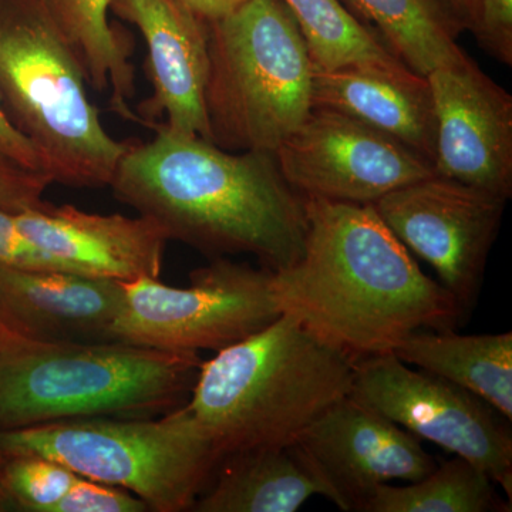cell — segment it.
Wrapping results in <instances>:
<instances>
[{"label": "cell", "instance_id": "cell-1", "mask_svg": "<svg viewBox=\"0 0 512 512\" xmlns=\"http://www.w3.org/2000/svg\"><path fill=\"white\" fill-rule=\"evenodd\" d=\"M151 128L150 141H128L110 184L117 200L212 258L245 252L274 272L302 258L306 198L275 154L222 150L164 123Z\"/></svg>", "mask_w": 512, "mask_h": 512}, {"label": "cell", "instance_id": "cell-2", "mask_svg": "<svg viewBox=\"0 0 512 512\" xmlns=\"http://www.w3.org/2000/svg\"><path fill=\"white\" fill-rule=\"evenodd\" d=\"M305 249L275 272L282 313L353 360L382 355L416 330L463 320L456 299L416 264L372 204L306 198Z\"/></svg>", "mask_w": 512, "mask_h": 512}, {"label": "cell", "instance_id": "cell-3", "mask_svg": "<svg viewBox=\"0 0 512 512\" xmlns=\"http://www.w3.org/2000/svg\"><path fill=\"white\" fill-rule=\"evenodd\" d=\"M355 365L301 320L282 313L202 362L185 407L220 461L291 447L329 407L350 396Z\"/></svg>", "mask_w": 512, "mask_h": 512}, {"label": "cell", "instance_id": "cell-4", "mask_svg": "<svg viewBox=\"0 0 512 512\" xmlns=\"http://www.w3.org/2000/svg\"><path fill=\"white\" fill-rule=\"evenodd\" d=\"M201 365L195 352L36 342L0 323V431L165 414L187 402Z\"/></svg>", "mask_w": 512, "mask_h": 512}, {"label": "cell", "instance_id": "cell-5", "mask_svg": "<svg viewBox=\"0 0 512 512\" xmlns=\"http://www.w3.org/2000/svg\"><path fill=\"white\" fill-rule=\"evenodd\" d=\"M50 0H0V100L53 183L110 187L128 141L110 136Z\"/></svg>", "mask_w": 512, "mask_h": 512}, {"label": "cell", "instance_id": "cell-6", "mask_svg": "<svg viewBox=\"0 0 512 512\" xmlns=\"http://www.w3.org/2000/svg\"><path fill=\"white\" fill-rule=\"evenodd\" d=\"M312 73L284 0H248L208 23L204 106L211 143L275 154L313 109Z\"/></svg>", "mask_w": 512, "mask_h": 512}, {"label": "cell", "instance_id": "cell-7", "mask_svg": "<svg viewBox=\"0 0 512 512\" xmlns=\"http://www.w3.org/2000/svg\"><path fill=\"white\" fill-rule=\"evenodd\" d=\"M0 451L52 458L156 512L191 510L220 463L185 403L158 420L90 417L0 431Z\"/></svg>", "mask_w": 512, "mask_h": 512}, {"label": "cell", "instance_id": "cell-8", "mask_svg": "<svg viewBox=\"0 0 512 512\" xmlns=\"http://www.w3.org/2000/svg\"><path fill=\"white\" fill-rule=\"evenodd\" d=\"M275 272L214 258L175 288L156 278L121 282L123 305L114 342L167 352L221 350L254 335L282 315Z\"/></svg>", "mask_w": 512, "mask_h": 512}, {"label": "cell", "instance_id": "cell-9", "mask_svg": "<svg viewBox=\"0 0 512 512\" xmlns=\"http://www.w3.org/2000/svg\"><path fill=\"white\" fill-rule=\"evenodd\" d=\"M350 396L417 439L466 458L511 500V431L497 410L476 394L424 370L410 369L389 352L357 360Z\"/></svg>", "mask_w": 512, "mask_h": 512}, {"label": "cell", "instance_id": "cell-10", "mask_svg": "<svg viewBox=\"0 0 512 512\" xmlns=\"http://www.w3.org/2000/svg\"><path fill=\"white\" fill-rule=\"evenodd\" d=\"M507 201L433 175L397 188L372 205L404 247L431 265L467 316L476 305Z\"/></svg>", "mask_w": 512, "mask_h": 512}, {"label": "cell", "instance_id": "cell-11", "mask_svg": "<svg viewBox=\"0 0 512 512\" xmlns=\"http://www.w3.org/2000/svg\"><path fill=\"white\" fill-rule=\"evenodd\" d=\"M276 163L305 198L375 204L404 185L433 177L434 165L362 121L313 107L275 151Z\"/></svg>", "mask_w": 512, "mask_h": 512}, {"label": "cell", "instance_id": "cell-12", "mask_svg": "<svg viewBox=\"0 0 512 512\" xmlns=\"http://www.w3.org/2000/svg\"><path fill=\"white\" fill-rule=\"evenodd\" d=\"M342 511L362 512L379 485L414 483L437 467L420 440L352 396L329 407L293 444Z\"/></svg>", "mask_w": 512, "mask_h": 512}, {"label": "cell", "instance_id": "cell-13", "mask_svg": "<svg viewBox=\"0 0 512 512\" xmlns=\"http://www.w3.org/2000/svg\"><path fill=\"white\" fill-rule=\"evenodd\" d=\"M436 110L434 173L510 200L512 97L473 60L427 76Z\"/></svg>", "mask_w": 512, "mask_h": 512}, {"label": "cell", "instance_id": "cell-14", "mask_svg": "<svg viewBox=\"0 0 512 512\" xmlns=\"http://www.w3.org/2000/svg\"><path fill=\"white\" fill-rule=\"evenodd\" d=\"M110 10L140 30L147 46L153 94L138 104L147 126H165L210 141L204 92L208 74V23L180 0H110Z\"/></svg>", "mask_w": 512, "mask_h": 512}, {"label": "cell", "instance_id": "cell-15", "mask_svg": "<svg viewBox=\"0 0 512 512\" xmlns=\"http://www.w3.org/2000/svg\"><path fill=\"white\" fill-rule=\"evenodd\" d=\"M15 218L29 241L73 274L120 282L160 279L170 238L144 215L92 214L74 205L43 202Z\"/></svg>", "mask_w": 512, "mask_h": 512}, {"label": "cell", "instance_id": "cell-16", "mask_svg": "<svg viewBox=\"0 0 512 512\" xmlns=\"http://www.w3.org/2000/svg\"><path fill=\"white\" fill-rule=\"evenodd\" d=\"M123 298L120 281L0 265V323L36 342H114Z\"/></svg>", "mask_w": 512, "mask_h": 512}, {"label": "cell", "instance_id": "cell-17", "mask_svg": "<svg viewBox=\"0 0 512 512\" xmlns=\"http://www.w3.org/2000/svg\"><path fill=\"white\" fill-rule=\"evenodd\" d=\"M312 106L339 111L396 138L434 164L436 110L429 79L406 70L313 67Z\"/></svg>", "mask_w": 512, "mask_h": 512}, {"label": "cell", "instance_id": "cell-18", "mask_svg": "<svg viewBox=\"0 0 512 512\" xmlns=\"http://www.w3.org/2000/svg\"><path fill=\"white\" fill-rule=\"evenodd\" d=\"M315 495L325 487L292 446L261 448L222 458L191 511L295 512Z\"/></svg>", "mask_w": 512, "mask_h": 512}, {"label": "cell", "instance_id": "cell-19", "mask_svg": "<svg viewBox=\"0 0 512 512\" xmlns=\"http://www.w3.org/2000/svg\"><path fill=\"white\" fill-rule=\"evenodd\" d=\"M406 365L446 379L512 420V333L457 335L421 329L393 349Z\"/></svg>", "mask_w": 512, "mask_h": 512}, {"label": "cell", "instance_id": "cell-20", "mask_svg": "<svg viewBox=\"0 0 512 512\" xmlns=\"http://www.w3.org/2000/svg\"><path fill=\"white\" fill-rule=\"evenodd\" d=\"M357 16L376 26L394 55L427 77L437 69L470 62L457 43L464 25L447 0H345Z\"/></svg>", "mask_w": 512, "mask_h": 512}, {"label": "cell", "instance_id": "cell-21", "mask_svg": "<svg viewBox=\"0 0 512 512\" xmlns=\"http://www.w3.org/2000/svg\"><path fill=\"white\" fill-rule=\"evenodd\" d=\"M63 32L76 47L87 79L99 92L111 90V110L121 119H140L130 109L136 72L127 37L109 22L110 0H50Z\"/></svg>", "mask_w": 512, "mask_h": 512}, {"label": "cell", "instance_id": "cell-22", "mask_svg": "<svg viewBox=\"0 0 512 512\" xmlns=\"http://www.w3.org/2000/svg\"><path fill=\"white\" fill-rule=\"evenodd\" d=\"M298 22L313 67L338 70L376 67L406 70V66L376 29L360 22L339 0H284Z\"/></svg>", "mask_w": 512, "mask_h": 512}, {"label": "cell", "instance_id": "cell-23", "mask_svg": "<svg viewBox=\"0 0 512 512\" xmlns=\"http://www.w3.org/2000/svg\"><path fill=\"white\" fill-rule=\"evenodd\" d=\"M494 481L463 457L440 464L414 483L376 487L362 512H505Z\"/></svg>", "mask_w": 512, "mask_h": 512}, {"label": "cell", "instance_id": "cell-24", "mask_svg": "<svg viewBox=\"0 0 512 512\" xmlns=\"http://www.w3.org/2000/svg\"><path fill=\"white\" fill-rule=\"evenodd\" d=\"M79 477L52 458L0 451V488L12 510L52 512Z\"/></svg>", "mask_w": 512, "mask_h": 512}, {"label": "cell", "instance_id": "cell-25", "mask_svg": "<svg viewBox=\"0 0 512 512\" xmlns=\"http://www.w3.org/2000/svg\"><path fill=\"white\" fill-rule=\"evenodd\" d=\"M140 497L114 485L79 477L52 512H146Z\"/></svg>", "mask_w": 512, "mask_h": 512}, {"label": "cell", "instance_id": "cell-26", "mask_svg": "<svg viewBox=\"0 0 512 512\" xmlns=\"http://www.w3.org/2000/svg\"><path fill=\"white\" fill-rule=\"evenodd\" d=\"M52 184L49 175L0 156V210L18 214L40 207L46 188Z\"/></svg>", "mask_w": 512, "mask_h": 512}, {"label": "cell", "instance_id": "cell-27", "mask_svg": "<svg viewBox=\"0 0 512 512\" xmlns=\"http://www.w3.org/2000/svg\"><path fill=\"white\" fill-rule=\"evenodd\" d=\"M0 265L25 271L70 272L29 241L16 224L15 212L5 210H0Z\"/></svg>", "mask_w": 512, "mask_h": 512}, {"label": "cell", "instance_id": "cell-28", "mask_svg": "<svg viewBox=\"0 0 512 512\" xmlns=\"http://www.w3.org/2000/svg\"><path fill=\"white\" fill-rule=\"evenodd\" d=\"M471 33L488 55L511 66L512 0H478V19Z\"/></svg>", "mask_w": 512, "mask_h": 512}, {"label": "cell", "instance_id": "cell-29", "mask_svg": "<svg viewBox=\"0 0 512 512\" xmlns=\"http://www.w3.org/2000/svg\"><path fill=\"white\" fill-rule=\"evenodd\" d=\"M0 156L9 158L29 170L46 174L45 163L32 141L15 127L0 100Z\"/></svg>", "mask_w": 512, "mask_h": 512}, {"label": "cell", "instance_id": "cell-30", "mask_svg": "<svg viewBox=\"0 0 512 512\" xmlns=\"http://www.w3.org/2000/svg\"><path fill=\"white\" fill-rule=\"evenodd\" d=\"M205 23L215 22L241 8L248 0H180Z\"/></svg>", "mask_w": 512, "mask_h": 512}, {"label": "cell", "instance_id": "cell-31", "mask_svg": "<svg viewBox=\"0 0 512 512\" xmlns=\"http://www.w3.org/2000/svg\"><path fill=\"white\" fill-rule=\"evenodd\" d=\"M463 22L464 29L473 32L478 19V0H447Z\"/></svg>", "mask_w": 512, "mask_h": 512}, {"label": "cell", "instance_id": "cell-32", "mask_svg": "<svg viewBox=\"0 0 512 512\" xmlns=\"http://www.w3.org/2000/svg\"><path fill=\"white\" fill-rule=\"evenodd\" d=\"M10 510H12V505H10L8 498H6L5 493H3L2 488H0V512Z\"/></svg>", "mask_w": 512, "mask_h": 512}]
</instances>
